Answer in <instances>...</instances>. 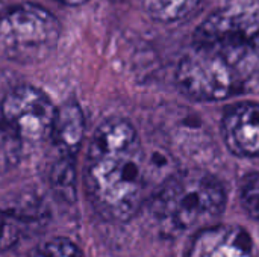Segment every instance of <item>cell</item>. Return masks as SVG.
<instances>
[{"label": "cell", "mask_w": 259, "mask_h": 257, "mask_svg": "<svg viewBox=\"0 0 259 257\" xmlns=\"http://www.w3.org/2000/svg\"><path fill=\"white\" fill-rule=\"evenodd\" d=\"M21 141L8 127L0 115V173L17 165L21 156Z\"/></svg>", "instance_id": "obj_13"}, {"label": "cell", "mask_w": 259, "mask_h": 257, "mask_svg": "<svg viewBox=\"0 0 259 257\" xmlns=\"http://www.w3.org/2000/svg\"><path fill=\"white\" fill-rule=\"evenodd\" d=\"M29 257H83V254L70 239L52 238L33 248Z\"/></svg>", "instance_id": "obj_14"}, {"label": "cell", "mask_w": 259, "mask_h": 257, "mask_svg": "<svg viewBox=\"0 0 259 257\" xmlns=\"http://www.w3.org/2000/svg\"><path fill=\"white\" fill-rule=\"evenodd\" d=\"M24 215L17 211L0 209V253L11 250L21 238Z\"/></svg>", "instance_id": "obj_12"}, {"label": "cell", "mask_w": 259, "mask_h": 257, "mask_svg": "<svg viewBox=\"0 0 259 257\" xmlns=\"http://www.w3.org/2000/svg\"><path fill=\"white\" fill-rule=\"evenodd\" d=\"M85 186L94 209L108 221L123 223L138 212L146 191V153L127 120L109 118L94 132Z\"/></svg>", "instance_id": "obj_1"}, {"label": "cell", "mask_w": 259, "mask_h": 257, "mask_svg": "<svg viewBox=\"0 0 259 257\" xmlns=\"http://www.w3.org/2000/svg\"><path fill=\"white\" fill-rule=\"evenodd\" d=\"M74 158L62 156L53 164L50 171V185L55 194L65 200L73 201L76 195V171H74Z\"/></svg>", "instance_id": "obj_11"}, {"label": "cell", "mask_w": 259, "mask_h": 257, "mask_svg": "<svg viewBox=\"0 0 259 257\" xmlns=\"http://www.w3.org/2000/svg\"><path fill=\"white\" fill-rule=\"evenodd\" d=\"M61 36L58 18L46 8L23 3L0 12V56L35 64L52 55Z\"/></svg>", "instance_id": "obj_4"}, {"label": "cell", "mask_w": 259, "mask_h": 257, "mask_svg": "<svg viewBox=\"0 0 259 257\" xmlns=\"http://www.w3.org/2000/svg\"><path fill=\"white\" fill-rule=\"evenodd\" d=\"M0 5H2V0H0Z\"/></svg>", "instance_id": "obj_17"}, {"label": "cell", "mask_w": 259, "mask_h": 257, "mask_svg": "<svg viewBox=\"0 0 259 257\" xmlns=\"http://www.w3.org/2000/svg\"><path fill=\"white\" fill-rule=\"evenodd\" d=\"M191 47L249 82L259 71V3H241L212 12L196 29Z\"/></svg>", "instance_id": "obj_3"}, {"label": "cell", "mask_w": 259, "mask_h": 257, "mask_svg": "<svg viewBox=\"0 0 259 257\" xmlns=\"http://www.w3.org/2000/svg\"><path fill=\"white\" fill-rule=\"evenodd\" d=\"M56 111L49 95L32 85L12 88L0 105L3 121L21 142L50 138Z\"/></svg>", "instance_id": "obj_6"}, {"label": "cell", "mask_w": 259, "mask_h": 257, "mask_svg": "<svg viewBox=\"0 0 259 257\" xmlns=\"http://www.w3.org/2000/svg\"><path fill=\"white\" fill-rule=\"evenodd\" d=\"M58 2H62V3L70 5V6H79V5H83L88 0H58Z\"/></svg>", "instance_id": "obj_16"}, {"label": "cell", "mask_w": 259, "mask_h": 257, "mask_svg": "<svg viewBox=\"0 0 259 257\" xmlns=\"http://www.w3.org/2000/svg\"><path fill=\"white\" fill-rule=\"evenodd\" d=\"M223 185L199 170L171 174L155 192L150 212L164 233L181 235L212 226L225 211Z\"/></svg>", "instance_id": "obj_2"}, {"label": "cell", "mask_w": 259, "mask_h": 257, "mask_svg": "<svg viewBox=\"0 0 259 257\" xmlns=\"http://www.w3.org/2000/svg\"><path fill=\"white\" fill-rule=\"evenodd\" d=\"M241 203L246 212L259 221V174H250L241 186Z\"/></svg>", "instance_id": "obj_15"}, {"label": "cell", "mask_w": 259, "mask_h": 257, "mask_svg": "<svg viewBox=\"0 0 259 257\" xmlns=\"http://www.w3.org/2000/svg\"><path fill=\"white\" fill-rule=\"evenodd\" d=\"M176 82L184 94L200 101H217L240 94L246 82L212 56L190 48L176 70Z\"/></svg>", "instance_id": "obj_5"}, {"label": "cell", "mask_w": 259, "mask_h": 257, "mask_svg": "<svg viewBox=\"0 0 259 257\" xmlns=\"http://www.w3.org/2000/svg\"><path fill=\"white\" fill-rule=\"evenodd\" d=\"M223 139L228 148L241 158L259 156V105L240 101L231 105L222 120Z\"/></svg>", "instance_id": "obj_8"}, {"label": "cell", "mask_w": 259, "mask_h": 257, "mask_svg": "<svg viewBox=\"0 0 259 257\" xmlns=\"http://www.w3.org/2000/svg\"><path fill=\"white\" fill-rule=\"evenodd\" d=\"M85 135V118L76 101L64 103L58 111L50 138L62 156H71L79 151Z\"/></svg>", "instance_id": "obj_9"}, {"label": "cell", "mask_w": 259, "mask_h": 257, "mask_svg": "<svg viewBox=\"0 0 259 257\" xmlns=\"http://www.w3.org/2000/svg\"><path fill=\"white\" fill-rule=\"evenodd\" d=\"M144 11L162 23H176L191 17L200 0H140Z\"/></svg>", "instance_id": "obj_10"}, {"label": "cell", "mask_w": 259, "mask_h": 257, "mask_svg": "<svg viewBox=\"0 0 259 257\" xmlns=\"http://www.w3.org/2000/svg\"><path fill=\"white\" fill-rule=\"evenodd\" d=\"M187 257H256L249 233L237 226L214 224L199 230Z\"/></svg>", "instance_id": "obj_7"}]
</instances>
